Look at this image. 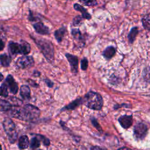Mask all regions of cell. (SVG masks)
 <instances>
[{"label": "cell", "mask_w": 150, "mask_h": 150, "mask_svg": "<svg viewBox=\"0 0 150 150\" xmlns=\"http://www.w3.org/2000/svg\"><path fill=\"white\" fill-rule=\"evenodd\" d=\"M10 110L11 115L12 117L24 121H35L40 115L39 110L30 104H27L22 108L18 107L13 108H11Z\"/></svg>", "instance_id": "1"}, {"label": "cell", "mask_w": 150, "mask_h": 150, "mask_svg": "<svg viewBox=\"0 0 150 150\" xmlns=\"http://www.w3.org/2000/svg\"><path fill=\"white\" fill-rule=\"evenodd\" d=\"M84 104L88 108L94 110H100L103 105V100L101 95L94 91H89L84 96Z\"/></svg>", "instance_id": "2"}, {"label": "cell", "mask_w": 150, "mask_h": 150, "mask_svg": "<svg viewBox=\"0 0 150 150\" xmlns=\"http://www.w3.org/2000/svg\"><path fill=\"white\" fill-rule=\"evenodd\" d=\"M4 128L8 136L9 140L11 143H13L17 137V133L15 129V125L9 118H5L3 122Z\"/></svg>", "instance_id": "3"}, {"label": "cell", "mask_w": 150, "mask_h": 150, "mask_svg": "<svg viewBox=\"0 0 150 150\" xmlns=\"http://www.w3.org/2000/svg\"><path fill=\"white\" fill-rule=\"evenodd\" d=\"M148 127L144 123H138L134 128V136L138 140L144 139L148 132Z\"/></svg>", "instance_id": "4"}, {"label": "cell", "mask_w": 150, "mask_h": 150, "mask_svg": "<svg viewBox=\"0 0 150 150\" xmlns=\"http://www.w3.org/2000/svg\"><path fill=\"white\" fill-rule=\"evenodd\" d=\"M16 64L17 66L21 69H27L32 67L34 64V60L32 56H24L19 57Z\"/></svg>", "instance_id": "5"}, {"label": "cell", "mask_w": 150, "mask_h": 150, "mask_svg": "<svg viewBox=\"0 0 150 150\" xmlns=\"http://www.w3.org/2000/svg\"><path fill=\"white\" fill-rule=\"evenodd\" d=\"M4 86H5L7 88H9L11 93H12L13 94H15L18 90V86L15 80H14L13 77L11 75H8L5 82L3 84Z\"/></svg>", "instance_id": "6"}, {"label": "cell", "mask_w": 150, "mask_h": 150, "mask_svg": "<svg viewBox=\"0 0 150 150\" xmlns=\"http://www.w3.org/2000/svg\"><path fill=\"white\" fill-rule=\"evenodd\" d=\"M42 44L39 43L41 49L45 55L47 59L52 60L53 58V48L52 46H50V43H45V42H42Z\"/></svg>", "instance_id": "7"}, {"label": "cell", "mask_w": 150, "mask_h": 150, "mask_svg": "<svg viewBox=\"0 0 150 150\" xmlns=\"http://www.w3.org/2000/svg\"><path fill=\"white\" fill-rule=\"evenodd\" d=\"M118 121L122 128H124V129H128L132 124V115H124L119 117Z\"/></svg>", "instance_id": "8"}, {"label": "cell", "mask_w": 150, "mask_h": 150, "mask_svg": "<svg viewBox=\"0 0 150 150\" xmlns=\"http://www.w3.org/2000/svg\"><path fill=\"white\" fill-rule=\"evenodd\" d=\"M66 57L70 63L71 71L74 73H76L78 69V59L76 56L70 54H66Z\"/></svg>", "instance_id": "9"}, {"label": "cell", "mask_w": 150, "mask_h": 150, "mask_svg": "<svg viewBox=\"0 0 150 150\" xmlns=\"http://www.w3.org/2000/svg\"><path fill=\"white\" fill-rule=\"evenodd\" d=\"M9 50L12 54H21V45L17 43L11 42L9 45Z\"/></svg>", "instance_id": "10"}, {"label": "cell", "mask_w": 150, "mask_h": 150, "mask_svg": "<svg viewBox=\"0 0 150 150\" xmlns=\"http://www.w3.org/2000/svg\"><path fill=\"white\" fill-rule=\"evenodd\" d=\"M115 49L114 48V47L110 46L107 47L104 51L103 53V56L107 59H110L111 58H112L115 54Z\"/></svg>", "instance_id": "11"}, {"label": "cell", "mask_w": 150, "mask_h": 150, "mask_svg": "<svg viewBox=\"0 0 150 150\" xmlns=\"http://www.w3.org/2000/svg\"><path fill=\"white\" fill-rule=\"evenodd\" d=\"M34 28L36 31L40 34H47L49 32V29L47 27H46L41 22L35 23L34 25Z\"/></svg>", "instance_id": "12"}, {"label": "cell", "mask_w": 150, "mask_h": 150, "mask_svg": "<svg viewBox=\"0 0 150 150\" xmlns=\"http://www.w3.org/2000/svg\"><path fill=\"white\" fill-rule=\"evenodd\" d=\"M20 94L22 97L25 100L29 99L30 96V90L28 86L23 85L20 89Z\"/></svg>", "instance_id": "13"}, {"label": "cell", "mask_w": 150, "mask_h": 150, "mask_svg": "<svg viewBox=\"0 0 150 150\" xmlns=\"http://www.w3.org/2000/svg\"><path fill=\"white\" fill-rule=\"evenodd\" d=\"M29 145V141L28 137L26 135L21 136L19 139L18 145L21 149H26Z\"/></svg>", "instance_id": "14"}, {"label": "cell", "mask_w": 150, "mask_h": 150, "mask_svg": "<svg viewBox=\"0 0 150 150\" xmlns=\"http://www.w3.org/2000/svg\"><path fill=\"white\" fill-rule=\"evenodd\" d=\"M74 8H75V9L80 11L82 13L83 18H84L85 19H90L91 18V15L87 12L86 9L84 8H83L82 6H81L77 4H76L74 5Z\"/></svg>", "instance_id": "15"}, {"label": "cell", "mask_w": 150, "mask_h": 150, "mask_svg": "<svg viewBox=\"0 0 150 150\" xmlns=\"http://www.w3.org/2000/svg\"><path fill=\"white\" fill-rule=\"evenodd\" d=\"M138 33V29L137 27H133L131 29L128 35V39L130 43H132L135 41Z\"/></svg>", "instance_id": "16"}, {"label": "cell", "mask_w": 150, "mask_h": 150, "mask_svg": "<svg viewBox=\"0 0 150 150\" xmlns=\"http://www.w3.org/2000/svg\"><path fill=\"white\" fill-rule=\"evenodd\" d=\"M11 62V58L8 55L6 54H4L0 56V63L4 67L8 66Z\"/></svg>", "instance_id": "17"}, {"label": "cell", "mask_w": 150, "mask_h": 150, "mask_svg": "<svg viewBox=\"0 0 150 150\" xmlns=\"http://www.w3.org/2000/svg\"><path fill=\"white\" fill-rule=\"evenodd\" d=\"M12 108V105L9 102L4 100H0V111H6L10 110Z\"/></svg>", "instance_id": "18"}, {"label": "cell", "mask_w": 150, "mask_h": 150, "mask_svg": "<svg viewBox=\"0 0 150 150\" xmlns=\"http://www.w3.org/2000/svg\"><path fill=\"white\" fill-rule=\"evenodd\" d=\"M142 23L145 29L150 30V13L143 16L142 18Z\"/></svg>", "instance_id": "19"}, {"label": "cell", "mask_w": 150, "mask_h": 150, "mask_svg": "<svg viewBox=\"0 0 150 150\" xmlns=\"http://www.w3.org/2000/svg\"><path fill=\"white\" fill-rule=\"evenodd\" d=\"M21 45V54H27L30 50V47L27 42H22Z\"/></svg>", "instance_id": "20"}, {"label": "cell", "mask_w": 150, "mask_h": 150, "mask_svg": "<svg viewBox=\"0 0 150 150\" xmlns=\"http://www.w3.org/2000/svg\"><path fill=\"white\" fill-rule=\"evenodd\" d=\"M65 32V29L62 28L59 30H57L55 32V37L58 42H60L62 39V38Z\"/></svg>", "instance_id": "21"}, {"label": "cell", "mask_w": 150, "mask_h": 150, "mask_svg": "<svg viewBox=\"0 0 150 150\" xmlns=\"http://www.w3.org/2000/svg\"><path fill=\"white\" fill-rule=\"evenodd\" d=\"M40 140L38 137L33 138L30 141V146L32 149H36L40 146Z\"/></svg>", "instance_id": "22"}, {"label": "cell", "mask_w": 150, "mask_h": 150, "mask_svg": "<svg viewBox=\"0 0 150 150\" xmlns=\"http://www.w3.org/2000/svg\"><path fill=\"white\" fill-rule=\"evenodd\" d=\"M80 2L86 6H96L97 4L96 0H79Z\"/></svg>", "instance_id": "23"}, {"label": "cell", "mask_w": 150, "mask_h": 150, "mask_svg": "<svg viewBox=\"0 0 150 150\" xmlns=\"http://www.w3.org/2000/svg\"><path fill=\"white\" fill-rule=\"evenodd\" d=\"M81 99L76 100L74 101L73 102H72L69 105H68V106L67 107V109H73L75 107H76L77 106H78L81 103Z\"/></svg>", "instance_id": "24"}, {"label": "cell", "mask_w": 150, "mask_h": 150, "mask_svg": "<svg viewBox=\"0 0 150 150\" xmlns=\"http://www.w3.org/2000/svg\"><path fill=\"white\" fill-rule=\"evenodd\" d=\"M8 95V91L7 90V88L2 85L0 87V96L3 97H7Z\"/></svg>", "instance_id": "25"}, {"label": "cell", "mask_w": 150, "mask_h": 150, "mask_svg": "<svg viewBox=\"0 0 150 150\" xmlns=\"http://www.w3.org/2000/svg\"><path fill=\"white\" fill-rule=\"evenodd\" d=\"M88 67V60L86 58H83L81 62V67L83 70H86Z\"/></svg>", "instance_id": "26"}, {"label": "cell", "mask_w": 150, "mask_h": 150, "mask_svg": "<svg viewBox=\"0 0 150 150\" xmlns=\"http://www.w3.org/2000/svg\"><path fill=\"white\" fill-rule=\"evenodd\" d=\"M37 137L39 139V140H41V141H43L44 145H49L50 141L47 138H46L45 137H43L42 135H37Z\"/></svg>", "instance_id": "27"}, {"label": "cell", "mask_w": 150, "mask_h": 150, "mask_svg": "<svg viewBox=\"0 0 150 150\" xmlns=\"http://www.w3.org/2000/svg\"><path fill=\"white\" fill-rule=\"evenodd\" d=\"M72 34L74 36V37L76 39H80L81 36V34L80 31L78 29H75L72 31Z\"/></svg>", "instance_id": "28"}, {"label": "cell", "mask_w": 150, "mask_h": 150, "mask_svg": "<svg viewBox=\"0 0 150 150\" xmlns=\"http://www.w3.org/2000/svg\"><path fill=\"white\" fill-rule=\"evenodd\" d=\"M81 18L80 16H77L76 18H74V22H73V25L74 26H77V25H79L80 24V22H81Z\"/></svg>", "instance_id": "29"}, {"label": "cell", "mask_w": 150, "mask_h": 150, "mask_svg": "<svg viewBox=\"0 0 150 150\" xmlns=\"http://www.w3.org/2000/svg\"><path fill=\"white\" fill-rule=\"evenodd\" d=\"M91 150H108V149H107L104 147H101V146H94L91 148Z\"/></svg>", "instance_id": "30"}, {"label": "cell", "mask_w": 150, "mask_h": 150, "mask_svg": "<svg viewBox=\"0 0 150 150\" xmlns=\"http://www.w3.org/2000/svg\"><path fill=\"white\" fill-rule=\"evenodd\" d=\"M92 122H93V125L96 127V128H97L98 130H100V131H101V127H100V126L98 125V122H97V121H96L95 119L92 120Z\"/></svg>", "instance_id": "31"}, {"label": "cell", "mask_w": 150, "mask_h": 150, "mask_svg": "<svg viewBox=\"0 0 150 150\" xmlns=\"http://www.w3.org/2000/svg\"><path fill=\"white\" fill-rule=\"evenodd\" d=\"M4 46H5L4 43L3 41L0 39V51L4 49Z\"/></svg>", "instance_id": "32"}, {"label": "cell", "mask_w": 150, "mask_h": 150, "mask_svg": "<svg viewBox=\"0 0 150 150\" xmlns=\"http://www.w3.org/2000/svg\"><path fill=\"white\" fill-rule=\"evenodd\" d=\"M118 150H132L131 149L128 148V147H121Z\"/></svg>", "instance_id": "33"}, {"label": "cell", "mask_w": 150, "mask_h": 150, "mask_svg": "<svg viewBox=\"0 0 150 150\" xmlns=\"http://www.w3.org/2000/svg\"><path fill=\"white\" fill-rule=\"evenodd\" d=\"M3 79H4V76H3V75H2L1 73H0V81H2Z\"/></svg>", "instance_id": "34"}, {"label": "cell", "mask_w": 150, "mask_h": 150, "mask_svg": "<svg viewBox=\"0 0 150 150\" xmlns=\"http://www.w3.org/2000/svg\"><path fill=\"white\" fill-rule=\"evenodd\" d=\"M0 150H2V147H1V145H0Z\"/></svg>", "instance_id": "35"}, {"label": "cell", "mask_w": 150, "mask_h": 150, "mask_svg": "<svg viewBox=\"0 0 150 150\" xmlns=\"http://www.w3.org/2000/svg\"><path fill=\"white\" fill-rule=\"evenodd\" d=\"M38 150H39V149H38Z\"/></svg>", "instance_id": "36"}]
</instances>
